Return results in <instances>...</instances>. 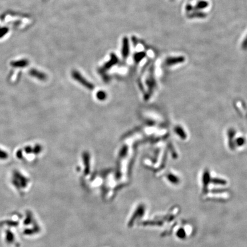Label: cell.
Listing matches in <instances>:
<instances>
[{
  "label": "cell",
  "mask_w": 247,
  "mask_h": 247,
  "mask_svg": "<svg viewBox=\"0 0 247 247\" xmlns=\"http://www.w3.org/2000/svg\"><path fill=\"white\" fill-rule=\"evenodd\" d=\"M242 46H243V48H244V49H247V37L246 38V39L244 40V42H243V44L242 45Z\"/></svg>",
  "instance_id": "3"
},
{
  "label": "cell",
  "mask_w": 247,
  "mask_h": 247,
  "mask_svg": "<svg viewBox=\"0 0 247 247\" xmlns=\"http://www.w3.org/2000/svg\"><path fill=\"white\" fill-rule=\"evenodd\" d=\"M15 228L5 227L4 230L3 237L5 243L9 246L20 247V241L15 232Z\"/></svg>",
  "instance_id": "1"
},
{
  "label": "cell",
  "mask_w": 247,
  "mask_h": 247,
  "mask_svg": "<svg viewBox=\"0 0 247 247\" xmlns=\"http://www.w3.org/2000/svg\"><path fill=\"white\" fill-rule=\"evenodd\" d=\"M129 53L128 42L127 38L123 40V56L126 57Z\"/></svg>",
  "instance_id": "2"
}]
</instances>
